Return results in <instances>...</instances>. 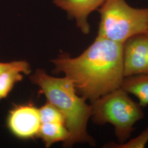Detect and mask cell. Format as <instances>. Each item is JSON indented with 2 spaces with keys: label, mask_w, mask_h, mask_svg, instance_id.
<instances>
[{
  "label": "cell",
  "mask_w": 148,
  "mask_h": 148,
  "mask_svg": "<svg viewBox=\"0 0 148 148\" xmlns=\"http://www.w3.org/2000/svg\"><path fill=\"white\" fill-rule=\"evenodd\" d=\"M106 0H53L57 7L65 11L74 19L76 25L85 34L90 32L88 22L91 13L99 9Z\"/></svg>",
  "instance_id": "52a82bcc"
},
{
  "label": "cell",
  "mask_w": 148,
  "mask_h": 148,
  "mask_svg": "<svg viewBox=\"0 0 148 148\" xmlns=\"http://www.w3.org/2000/svg\"><path fill=\"white\" fill-rule=\"evenodd\" d=\"M92 103L93 121L100 125H112L119 143L126 142L134 130V125L144 117L142 107L121 87Z\"/></svg>",
  "instance_id": "3957f363"
},
{
  "label": "cell",
  "mask_w": 148,
  "mask_h": 148,
  "mask_svg": "<svg viewBox=\"0 0 148 148\" xmlns=\"http://www.w3.org/2000/svg\"><path fill=\"white\" fill-rule=\"evenodd\" d=\"M147 34H148V32H147Z\"/></svg>",
  "instance_id": "5bb4252c"
},
{
  "label": "cell",
  "mask_w": 148,
  "mask_h": 148,
  "mask_svg": "<svg viewBox=\"0 0 148 148\" xmlns=\"http://www.w3.org/2000/svg\"><path fill=\"white\" fill-rule=\"evenodd\" d=\"M38 86L48 102L63 114L69 133L64 145L70 147L75 143L95 145V140L87 132V123L92 116V106L78 95L73 83L67 77L58 78L49 76L43 70H37L30 77Z\"/></svg>",
  "instance_id": "7a4b0ae2"
},
{
  "label": "cell",
  "mask_w": 148,
  "mask_h": 148,
  "mask_svg": "<svg viewBox=\"0 0 148 148\" xmlns=\"http://www.w3.org/2000/svg\"><path fill=\"white\" fill-rule=\"evenodd\" d=\"M123 64L125 77L148 74V35L133 36L123 43Z\"/></svg>",
  "instance_id": "8992f818"
},
{
  "label": "cell",
  "mask_w": 148,
  "mask_h": 148,
  "mask_svg": "<svg viewBox=\"0 0 148 148\" xmlns=\"http://www.w3.org/2000/svg\"><path fill=\"white\" fill-rule=\"evenodd\" d=\"M123 44L97 36L79 56L63 54L52 60L55 71L63 73L78 94L91 102L121 87L125 78Z\"/></svg>",
  "instance_id": "6da1fadb"
},
{
  "label": "cell",
  "mask_w": 148,
  "mask_h": 148,
  "mask_svg": "<svg viewBox=\"0 0 148 148\" xmlns=\"http://www.w3.org/2000/svg\"><path fill=\"white\" fill-rule=\"evenodd\" d=\"M40 121L42 123L58 122L65 124V119L58 109L48 102L38 109Z\"/></svg>",
  "instance_id": "8fae6325"
},
{
  "label": "cell",
  "mask_w": 148,
  "mask_h": 148,
  "mask_svg": "<svg viewBox=\"0 0 148 148\" xmlns=\"http://www.w3.org/2000/svg\"><path fill=\"white\" fill-rule=\"evenodd\" d=\"M148 142V127L144 130L137 137L127 140L123 143L110 142L106 146L111 148H145Z\"/></svg>",
  "instance_id": "7c38bea8"
},
{
  "label": "cell",
  "mask_w": 148,
  "mask_h": 148,
  "mask_svg": "<svg viewBox=\"0 0 148 148\" xmlns=\"http://www.w3.org/2000/svg\"><path fill=\"white\" fill-rule=\"evenodd\" d=\"M41 124L38 109L32 103L14 105L6 118L9 131L23 140L37 137Z\"/></svg>",
  "instance_id": "5b68a950"
},
{
  "label": "cell",
  "mask_w": 148,
  "mask_h": 148,
  "mask_svg": "<svg viewBox=\"0 0 148 148\" xmlns=\"http://www.w3.org/2000/svg\"><path fill=\"white\" fill-rule=\"evenodd\" d=\"M14 62V61L11 62H8V63L0 62V74H1L2 72H3L4 71H5V70L11 67L13 65Z\"/></svg>",
  "instance_id": "4fadbf2b"
},
{
  "label": "cell",
  "mask_w": 148,
  "mask_h": 148,
  "mask_svg": "<svg viewBox=\"0 0 148 148\" xmlns=\"http://www.w3.org/2000/svg\"><path fill=\"white\" fill-rule=\"evenodd\" d=\"M121 88L128 93L136 96L142 108L148 106V74L125 77Z\"/></svg>",
  "instance_id": "9c48e42d"
},
{
  "label": "cell",
  "mask_w": 148,
  "mask_h": 148,
  "mask_svg": "<svg viewBox=\"0 0 148 148\" xmlns=\"http://www.w3.org/2000/svg\"><path fill=\"white\" fill-rule=\"evenodd\" d=\"M98 11L97 36L123 44L131 37L148 32V8H133L125 0H106Z\"/></svg>",
  "instance_id": "277c9868"
},
{
  "label": "cell",
  "mask_w": 148,
  "mask_h": 148,
  "mask_svg": "<svg viewBox=\"0 0 148 148\" xmlns=\"http://www.w3.org/2000/svg\"><path fill=\"white\" fill-rule=\"evenodd\" d=\"M69 137V133L65 125L58 122L42 123L37 137L41 139L46 148L54 143H64Z\"/></svg>",
  "instance_id": "30bf717a"
},
{
  "label": "cell",
  "mask_w": 148,
  "mask_h": 148,
  "mask_svg": "<svg viewBox=\"0 0 148 148\" xmlns=\"http://www.w3.org/2000/svg\"><path fill=\"white\" fill-rule=\"evenodd\" d=\"M31 72L29 64L25 60L14 61L13 65L0 74V101L7 97L16 83L22 81L23 75Z\"/></svg>",
  "instance_id": "ba28073f"
}]
</instances>
